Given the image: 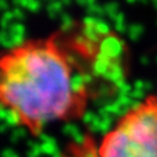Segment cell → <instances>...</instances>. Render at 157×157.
<instances>
[{"instance_id":"cell-1","label":"cell","mask_w":157,"mask_h":157,"mask_svg":"<svg viewBox=\"0 0 157 157\" xmlns=\"http://www.w3.org/2000/svg\"><path fill=\"white\" fill-rule=\"evenodd\" d=\"M73 77L71 58L56 36L29 41L0 57V104L41 135L46 124L83 113L88 95L73 89Z\"/></svg>"},{"instance_id":"cell-2","label":"cell","mask_w":157,"mask_h":157,"mask_svg":"<svg viewBox=\"0 0 157 157\" xmlns=\"http://www.w3.org/2000/svg\"><path fill=\"white\" fill-rule=\"evenodd\" d=\"M94 157H157V94L130 106L109 130Z\"/></svg>"},{"instance_id":"cell-3","label":"cell","mask_w":157,"mask_h":157,"mask_svg":"<svg viewBox=\"0 0 157 157\" xmlns=\"http://www.w3.org/2000/svg\"><path fill=\"white\" fill-rule=\"evenodd\" d=\"M41 152H45V153L56 156V155L58 153L56 142H44V144L41 145Z\"/></svg>"},{"instance_id":"cell-4","label":"cell","mask_w":157,"mask_h":157,"mask_svg":"<svg viewBox=\"0 0 157 157\" xmlns=\"http://www.w3.org/2000/svg\"><path fill=\"white\" fill-rule=\"evenodd\" d=\"M9 29H10V35H13V36H24V33H25V26L21 25L20 22L11 24L9 26Z\"/></svg>"},{"instance_id":"cell-5","label":"cell","mask_w":157,"mask_h":157,"mask_svg":"<svg viewBox=\"0 0 157 157\" xmlns=\"http://www.w3.org/2000/svg\"><path fill=\"white\" fill-rule=\"evenodd\" d=\"M62 6H63L62 3H51V4L47 6V11H48L50 16H51V17H55V16L62 10Z\"/></svg>"},{"instance_id":"cell-6","label":"cell","mask_w":157,"mask_h":157,"mask_svg":"<svg viewBox=\"0 0 157 157\" xmlns=\"http://www.w3.org/2000/svg\"><path fill=\"white\" fill-rule=\"evenodd\" d=\"M72 26H73V19H72L69 15L64 14V15L62 16V29H63V30H68V29L72 27Z\"/></svg>"},{"instance_id":"cell-7","label":"cell","mask_w":157,"mask_h":157,"mask_svg":"<svg viewBox=\"0 0 157 157\" xmlns=\"http://www.w3.org/2000/svg\"><path fill=\"white\" fill-rule=\"evenodd\" d=\"M25 136V130L24 129H15L13 134V141H17L19 139H22Z\"/></svg>"},{"instance_id":"cell-8","label":"cell","mask_w":157,"mask_h":157,"mask_svg":"<svg viewBox=\"0 0 157 157\" xmlns=\"http://www.w3.org/2000/svg\"><path fill=\"white\" fill-rule=\"evenodd\" d=\"M31 11H38L41 8V4L40 3H37V2H27V6Z\"/></svg>"},{"instance_id":"cell-9","label":"cell","mask_w":157,"mask_h":157,"mask_svg":"<svg viewBox=\"0 0 157 157\" xmlns=\"http://www.w3.org/2000/svg\"><path fill=\"white\" fill-rule=\"evenodd\" d=\"M2 156H3V157H19V156H17L13 150H10V148H6L5 151H3Z\"/></svg>"},{"instance_id":"cell-10","label":"cell","mask_w":157,"mask_h":157,"mask_svg":"<svg viewBox=\"0 0 157 157\" xmlns=\"http://www.w3.org/2000/svg\"><path fill=\"white\" fill-rule=\"evenodd\" d=\"M13 14H14V17H15V20L16 19H24V13H22V10L20 9V8H17V9H15V10H13Z\"/></svg>"},{"instance_id":"cell-11","label":"cell","mask_w":157,"mask_h":157,"mask_svg":"<svg viewBox=\"0 0 157 157\" xmlns=\"http://www.w3.org/2000/svg\"><path fill=\"white\" fill-rule=\"evenodd\" d=\"M6 8H8V4H6V3L0 2V10H5ZM5 11H8V10H5Z\"/></svg>"},{"instance_id":"cell-12","label":"cell","mask_w":157,"mask_h":157,"mask_svg":"<svg viewBox=\"0 0 157 157\" xmlns=\"http://www.w3.org/2000/svg\"><path fill=\"white\" fill-rule=\"evenodd\" d=\"M9 126H10V125H8V124H5V125H0V132H4V131H6Z\"/></svg>"}]
</instances>
